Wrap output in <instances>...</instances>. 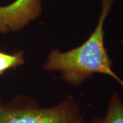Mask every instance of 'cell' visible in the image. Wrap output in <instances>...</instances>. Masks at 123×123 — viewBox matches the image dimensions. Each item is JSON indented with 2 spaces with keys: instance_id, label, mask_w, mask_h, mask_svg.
Masks as SVG:
<instances>
[{
  "instance_id": "1",
  "label": "cell",
  "mask_w": 123,
  "mask_h": 123,
  "mask_svg": "<svg viewBox=\"0 0 123 123\" xmlns=\"http://www.w3.org/2000/svg\"><path fill=\"white\" fill-rule=\"evenodd\" d=\"M114 0H102V9L97 27L84 43L68 51L54 49L44 64L47 71H59L71 86L82 84L94 74L109 75L123 87V80L112 70V62L104 44V23Z\"/></svg>"
},
{
  "instance_id": "4",
  "label": "cell",
  "mask_w": 123,
  "mask_h": 123,
  "mask_svg": "<svg viewBox=\"0 0 123 123\" xmlns=\"http://www.w3.org/2000/svg\"><path fill=\"white\" fill-rule=\"evenodd\" d=\"M89 123H123V103L117 93L110 98L105 116L92 119Z\"/></svg>"
},
{
  "instance_id": "3",
  "label": "cell",
  "mask_w": 123,
  "mask_h": 123,
  "mask_svg": "<svg viewBox=\"0 0 123 123\" xmlns=\"http://www.w3.org/2000/svg\"><path fill=\"white\" fill-rule=\"evenodd\" d=\"M41 12V0H15L6 6H0V33L21 30L39 17Z\"/></svg>"
},
{
  "instance_id": "5",
  "label": "cell",
  "mask_w": 123,
  "mask_h": 123,
  "mask_svg": "<svg viewBox=\"0 0 123 123\" xmlns=\"http://www.w3.org/2000/svg\"><path fill=\"white\" fill-rule=\"evenodd\" d=\"M25 63L24 52L22 51L6 53L0 51V77L7 70L16 68Z\"/></svg>"
},
{
  "instance_id": "2",
  "label": "cell",
  "mask_w": 123,
  "mask_h": 123,
  "mask_svg": "<svg viewBox=\"0 0 123 123\" xmlns=\"http://www.w3.org/2000/svg\"><path fill=\"white\" fill-rule=\"evenodd\" d=\"M0 123H86L72 98L51 107H41L30 97L18 95L5 103L0 97Z\"/></svg>"
}]
</instances>
